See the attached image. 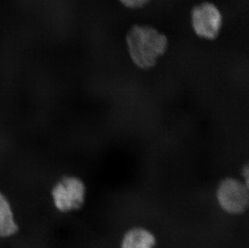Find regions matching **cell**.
I'll use <instances>...</instances> for the list:
<instances>
[{
    "mask_svg": "<svg viewBox=\"0 0 249 248\" xmlns=\"http://www.w3.org/2000/svg\"><path fill=\"white\" fill-rule=\"evenodd\" d=\"M126 43L132 62L143 70L155 66L169 46L165 33L153 26L141 24L131 27L126 35Z\"/></svg>",
    "mask_w": 249,
    "mask_h": 248,
    "instance_id": "6da1fadb",
    "label": "cell"
},
{
    "mask_svg": "<svg viewBox=\"0 0 249 248\" xmlns=\"http://www.w3.org/2000/svg\"><path fill=\"white\" fill-rule=\"evenodd\" d=\"M87 188L80 178L65 176L53 185L50 196L56 211L66 213L82 208L86 200Z\"/></svg>",
    "mask_w": 249,
    "mask_h": 248,
    "instance_id": "7a4b0ae2",
    "label": "cell"
},
{
    "mask_svg": "<svg viewBox=\"0 0 249 248\" xmlns=\"http://www.w3.org/2000/svg\"><path fill=\"white\" fill-rule=\"evenodd\" d=\"M191 23L198 37L207 40H215L223 27V15L213 2H201L192 7Z\"/></svg>",
    "mask_w": 249,
    "mask_h": 248,
    "instance_id": "3957f363",
    "label": "cell"
},
{
    "mask_svg": "<svg viewBox=\"0 0 249 248\" xmlns=\"http://www.w3.org/2000/svg\"><path fill=\"white\" fill-rule=\"evenodd\" d=\"M216 197L219 206L226 213L242 214L249 207V186L234 178H226L219 184Z\"/></svg>",
    "mask_w": 249,
    "mask_h": 248,
    "instance_id": "277c9868",
    "label": "cell"
},
{
    "mask_svg": "<svg viewBox=\"0 0 249 248\" xmlns=\"http://www.w3.org/2000/svg\"><path fill=\"white\" fill-rule=\"evenodd\" d=\"M19 230L12 204L0 190V238H12L19 232Z\"/></svg>",
    "mask_w": 249,
    "mask_h": 248,
    "instance_id": "5b68a950",
    "label": "cell"
},
{
    "mask_svg": "<svg viewBox=\"0 0 249 248\" xmlns=\"http://www.w3.org/2000/svg\"><path fill=\"white\" fill-rule=\"evenodd\" d=\"M157 244L155 235L148 229L132 227L123 237L120 248H154Z\"/></svg>",
    "mask_w": 249,
    "mask_h": 248,
    "instance_id": "8992f818",
    "label": "cell"
},
{
    "mask_svg": "<svg viewBox=\"0 0 249 248\" xmlns=\"http://www.w3.org/2000/svg\"><path fill=\"white\" fill-rule=\"evenodd\" d=\"M121 4L130 9L142 8L151 2V0H118Z\"/></svg>",
    "mask_w": 249,
    "mask_h": 248,
    "instance_id": "52a82bcc",
    "label": "cell"
}]
</instances>
